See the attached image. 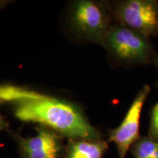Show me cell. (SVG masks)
<instances>
[{
	"mask_svg": "<svg viewBox=\"0 0 158 158\" xmlns=\"http://www.w3.org/2000/svg\"><path fill=\"white\" fill-rule=\"evenodd\" d=\"M108 141L101 139H68L64 158H102L108 149Z\"/></svg>",
	"mask_w": 158,
	"mask_h": 158,
	"instance_id": "cell-7",
	"label": "cell"
},
{
	"mask_svg": "<svg viewBox=\"0 0 158 158\" xmlns=\"http://www.w3.org/2000/svg\"><path fill=\"white\" fill-rule=\"evenodd\" d=\"M14 115L20 121L37 123L68 139H101L100 132L72 103L45 95L17 102Z\"/></svg>",
	"mask_w": 158,
	"mask_h": 158,
	"instance_id": "cell-1",
	"label": "cell"
},
{
	"mask_svg": "<svg viewBox=\"0 0 158 158\" xmlns=\"http://www.w3.org/2000/svg\"><path fill=\"white\" fill-rule=\"evenodd\" d=\"M70 23L80 36L103 46L114 23L110 3L92 0L77 1L71 8Z\"/></svg>",
	"mask_w": 158,
	"mask_h": 158,
	"instance_id": "cell-3",
	"label": "cell"
},
{
	"mask_svg": "<svg viewBox=\"0 0 158 158\" xmlns=\"http://www.w3.org/2000/svg\"><path fill=\"white\" fill-rule=\"evenodd\" d=\"M2 101H0V104H1ZM9 127V123L7 122V120L5 119V118L2 115V114L0 113V131L2 130H5Z\"/></svg>",
	"mask_w": 158,
	"mask_h": 158,
	"instance_id": "cell-11",
	"label": "cell"
},
{
	"mask_svg": "<svg viewBox=\"0 0 158 158\" xmlns=\"http://www.w3.org/2000/svg\"><path fill=\"white\" fill-rule=\"evenodd\" d=\"M114 23L124 26L151 39L158 37V2L121 0L110 3Z\"/></svg>",
	"mask_w": 158,
	"mask_h": 158,
	"instance_id": "cell-4",
	"label": "cell"
},
{
	"mask_svg": "<svg viewBox=\"0 0 158 158\" xmlns=\"http://www.w3.org/2000/svg\"><path fill=\"white\" fill-rule=\"evenodd\" d=\"M153 64L155 65L156 69H157V88H158V56H157V58L155 59V60L154 61Z\"/></svg>",
	"mask_w": 158,
	"mask_h": 158,
	"instance_id": "cell-12",
	"label": "cell"
},
{
	"mask_svg": "<svg viewBox=\"0 0 158 158\" xmlns=\"http://www.w3.org/2000/svg\"><path fill=\"white\" fill-rule=\"evenodd\" d=\"M151 89L144 84L138 91L127 114L117 127L108 130L107 141L115 143L118 158H125L128 151L140 138V120L143 105L149 95Z\"/></svg>",
	"mask_w": 158,
	"mask_h": 158,
	"instance_id": "cell-5",
	"label": "cell"
},
{
	"mask_svg": "<svg viewBox=\"0 0 158 158\" xmlns=\"http://www.w3.org/2000/svg\"><path fill=\"white\" fill-rule=\"evenodd\" d=\"M147 135L158 141V101L152 109Z\"/></svg>",
	"mask_w": 158,
	"mask_h": 158,
	"instance_id": "cell-10",
	"label": "cell"
},
{
	"mask_svg": "<svg viewBox=\"0 0 158 158\" xmlns=\"http://www.w3.org/2000/svg\"><path fill=\"white\" fill-rule=\"evenodd\" d=\"M103 47L116 61L130 66L153 64L158 56L151 39L118 23L111 27Z\"/></svg>",
	"mask_w": 158,
	"mask_h": 158,
	"instance_id": "cell-2",
	"label": "cell"
},
{
	"mask_svg": "<svg viewBox=\"0 0 158 158\" xmlns=\"http://www.w3.org/2000/svg\"><path fill=\"white\" fill-rule=\"evenodd\" d=\"M130 151L134 158H158V141L141 135Z\"/></svg>",
	"mask_w": 158,
	"mask_h": 158,
	"instance_id": "cell-9",
	"label": "cell"
},
{
	"mask_svg": "<svg viewBox=\"0 0 158 158\" xmlns=\"http://www.w3.org/2000/svg\"><path fill=\"white\" fill-rule=\"evenodd\" d=\"M35 130L37 133L33 137L13 135L20 158H62L64 149L62 136L42 125L37 126Z\"/></svg>",
	"mask_w": 158,
	"mask_h": 158,
	"instance_id": "cell-6",
	"label": "cell"
},
{
	"mask_svg": "<svg viewBox=\"0 0 158 158\" xmlns=\"http://www.w3.org/2000/svg\"><path fill=\"white\" fill-rule=\"evenodd\" d=\"M9 2L7 1H0V8H2V7H3L4 6H5L6 4L8 3Z\"/></svg>",
	"mask_w": 158,
	"mask_h": 158,
	"instance_id": "cell-13",
	"label": "cell"
},
{
	"mask_svg": "<svg viewBox=\"0 0 158 158\" xmlns=\"http://www.w3.org/2000/svg\"><path fill=\"white\" fill-rule=\"evenodd\" d=\"M45 95L23 87L0 84V101L19 102L25 100H37Z\"/></svg>",
	"mask_w": 158,
	"mask_h": 158,
	"instance_id": "cell-8",
	"label": "cell"
}]
</instances>
